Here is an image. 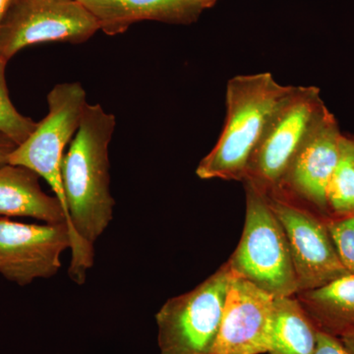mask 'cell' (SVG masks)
Masks as SVG:
<instances>
[{
    "instance_id": "277c9868",
    "label": "cell",
    "mask_w": 354,
    "mask_h": 354,
    "mask_svg": "<svg viewBox=\"0 0 354 354\" xmlns=\"http://www.w3.org/2000/svg\"><path fill=\"white\" fill-rule=\"evenodd\" d=\"M232 276L225 263L194 290L162 305L156 315L160 354H211Z\"/></svg>"
},
{
    "instance_id": "5b68a950",
    "label": "cell",
    "mask_w": 354,
    "mask_h": 354,
    "mask_svg": "<svg viewBox=\"0 0 354 354\" xmlns=\"http://www.w3.org/2000/svg\"><path fill=\"white\" fill-rule=\"evenodd\" d=\"M46 100L48 113L29 138L13 151L9 164L27 167L48 183L64 208L69 228L62 160L65 149L75 136L82 120L88 104L87 94L81 83H62L51 88Z\"/></svg>"
},
{
    "instance_id": "ffe728a7",
    "label": "cell",
    "mask_w": 354,
    "mask_h": 354,
    "mask_svg": "<svg viewBox=\"0 0 354 354\" xmlns=\"http://www.w3.org/2000/svg\"><path fill=\"white\" fill-rule=\"evenodd\" d=\"M17 145L6 135L0 133V165L8 164L9 158Z\"/></svg>"
},
{
    "instance_id": "ba28073f",
    "label": "cell",
    "mask_w": 354,
    "mask_h": 354,
    "mask_svg": "<svg viewBox=\"0 0 354 354\" xmlns=\"http://www.w3.org/2000/svg\"><path fill=\"white\" fill-rule=\"evenodd\" d=\"M267 197L285 230L298 292L321 288L351 274L337 255L326 218L283 198L272 194Z\"/></svg>"
},
{
    "instance_id": "52a82bcc",
    "label": "cell",
    "mask_w": 354,
    "mask_h": 354,
    "mask_svg": "<svg viewBox=\"0 0 354 354\" xmlns=\"http://www.w3.org/2000/svg\"><path fill=\"white\" fill-rule=\"evenodd\" d=\"M97 31L95 16L77 0H11L0 23V60L34 44L85 43Z\"/></svg>"
},
{
    "instance_id": "2e32d148",
    "label": "cell",
    "mask_w": 354,
    "mask_h": 354,
    "mask_svg": "<svg viewBox=\"0 0 354 354\" xmlns=\"http://www.w3.org/2000/svg\"><path fill=\"white\" fill-rule=\"evenodd\" d=\"M327 200L330 216L354 213V136L351 135L342 134L339 140V158L328 187Z\"/></svg>"
},
{
    "instance_id": "9c48e42d",
    "label": "cell",
    "mask_w": 354,
    "mask_h": 354,
    "mask_svg": "<svg viewBox=\"0 0 354 354\" xmlns=\"http://www.w3.org/2000/svg\"><path fill=\"white\" fill-rule=\"evenodd\" d=\"M342 135L328 109L300 147L278 187L266 194L283 198L327 220L328 187L339 158Z\"/></svg>"
},
{
    "instance_id": "e0dca14e",
    "label": "cell",
    "mask_w": 354,
    "mask_h": 354,
    "mask_svg": "<svg viewBox=\"0 0 354 354\" xmlns=\"http://www.w3.org/2000/svg\"><path fill=\"white\" fill-rule=\"evenodd\" d=\"M6 62L0 60V133L19 146L29 138L38 123L22 115L9 97L6 79Z\"/></svg>"
},
{
    "instance_id": "30bf717a",
    "label": "cell",
    "mask_w": 354,
    "mask_h": 354,
    "mask_svg": "<svg viewBox=\"0 0 354 354\" xmlns=\"http://www.w3.org/2000/svg\"><path fill=\"white\" fill-rule=\"evenodd\" d=\"M69 248L66 223L34 225L0 218V274L17 285L55 276Z\"/></svg>"
},
{
    "instance_id": "4fadbf2b",
    "label": "cell",
    "mask_w": 354,
    "mask_h": 354,
    "mask_svg": "<svg viewBox=\"0 0 354 354\" xmlns=\"http://www.w3.org/2000/svg\"><path fill=\"white\" fill-rule=\"evenodd\" d=\"M39 179L36 172L22 165H0V218L26 216L46 223H66L59 200L44 193Z\"/></svg>"
},
{
    "instance_id": "ac0fdd59",
    "label": "cell",
    "mask_w": 354,
    "mask_h": 354,
    "mask_svg": "<svg viewBox=\"0 0 354 354\" xmlns=\"http://www.w3.org/2000/svg\"><path fill=\"white\" fill-rule=\"evenodd\" d=\"M337 255L351 274H354V213L330 216L326 220Z\"/></svg>"
},
{
    "instance_id": "6da1fadb",
    "label": "cell",
    "mask_w": 354,
    "mask_h": 354,
    "mask_svg": "<svg viewBox=\"0 0 354 354\" xmlns=\"http://www.w3.org/2000/svg\"><path fill=\"white\" fill-rule=\"evenodd\" d=\"M116 127L113 113L87 104L62 160V183L69 214V277L82 285L94 264L95 242L113 221L109 148Z\"/></svg>"
},
{
    "instance_id": "7402d4cb",
    "label": "cell",
    "mask_w": 354,
    "mask_h": 354,
    "mask_svg": "<svg viewBox=\"0 0 354 354\" xmlns=\"http://www.w3.org/2000/svg\"><path fill=\"white\" fill-rule=\"evenodd\" d=\"M10 2L11 0H0V23H1L2 19H3Z\"/></svg>"
},
{
    "instance_id": "8992f818",
    "label": "cell",
    "mask_w": 354,
    "mask_h": 354,
    "mask_svg": "<svg viewBox=\"0 0 354 354\" xmlns=\"http://www.w3.org/2000/svg\"><path fill=\"white\" fill-rule=\"evenodd\" d=\"M327 111L318 88L295 86L274 113L243 181L265 193L276 189L300 147Z\"/></svg>"
},
{
    "instance_id": "8fae6325",
    "label": "cell",
    "mask_w": 354,
    "mask_h": 354,
    "mask_svg": "<svg viewBox=\"0 0 354 354\" xmlns=\"http://www.w3.org/2000/svg\"><path fill=\"white\" fill-rule=\"evenodd\" d=\"M274 299L269 293L234 274L211 354L269 353Z\"/></svg>"
},
{
    "instance_id": "d6986e66",
    "label": "cell",
    "mask_w": 354,
    "mask_h": 354,
    "mask_svg": "<svg viewBox=\"0 0 354 354\" xmlns=\"http://www.w3.org/2000/svg\"><path fill=\"white\" fill-rule=\"evenodd\" d=\"M314 354H351L344 348L339 337L318 330L317 335V346Z\"/></svg>"
},
{
    "instance_id": "5bb4252c",
    "label": "cell",
    "mask_w": 354,
    "mask_h": 354,
    "mask_svg": "<svg viewBox=\"0 0 354 354\" xmlns=\"http://www.w3.org/2000/svg\"><path fill=\"white\" fill-rule=\"evenodd\" d=\"M295 297L318 330L337 337L354 334V274L299 291Z\"/></svg>"
},
{
    "instance_id": "7c38bea8",
    "label": "cell",
    "mask_w": 354,
    "mask_h": 354,
    "mask_svg": "<svg viewBox=\"0 0 354 354\" xmlns=\"http://www.w3.org/2000/svg\"><path fill=\"white\" fill-rule=\"evenodd\" d=\"M109 36L122 34L140 21L191 24L218 0H77Z\"/></svg>"
},
{
    "instance_id": "3957f363",
    "label": "cell",
    "mask_w": 354,
    "mask_h": 354,
    "mask_svg": "<svg viewBox=\"0 0 354 354\" xmlns=\"http://www.w3.org/2000/svg\"><path fill=\"white\" fill-rule=\"evenodd\" d=\"M246 214L241 241L227 265L235 276L250 281L274 298L295 297L297 274L285 230L267 194L243 181Z\"/></svg>"
},
{
    "instance_id": "7a4b0ae2",
    "label": "cell",
    "mask_w": 354,
    "mask_h": 354,
    "mask_svg": "<svg viewBox=\"0 0 354 354\" xmlns=\"http://www.w3.org/2000/svg\"><path fill=\"white\" fill-rule=\"evenodd\" d=\"M295 86L269 72L237 75L227 82L225 127L196 169L199 178L243 181L270 123Z\"/></svg>"
},
{
    "instance_id": "44dd1931",
    "label": "cell",
    "mask_w": 354,
    "mask_h": 354,
    "mask_svg": "<svg viewBox=\"0 0 354 354\" xmlns=\"http://www.w3.org/2000/svg\"><path fill=\"white\" fill-rule=\"evenodd\" d=\"M339 339H341L346 351L351 354H354V334L344 335Z\"/></svg>"
},
{
    "instance_id": "9a60e30c",
    "label": "cell",
    "mask_w": 354,
    "mask_h": 354,
    "mask_svg": "<svg viewBox=\"0 0 354 354\" xmlns=\"http://www.w3.org/2000/svg\"><path fill=\"white\" fill-rule=\"evenodd\" d=\"M318 328L295 297L274 299L269 354H314Z\"/></svg>"
}]
</instances>
